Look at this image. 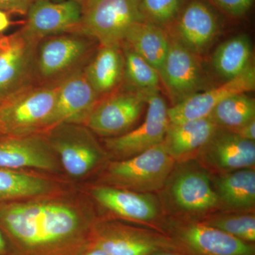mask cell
Wrapping results in <instances>:
<instances>
[{
  "label": "cell",
  "mask_w": 255,
  "mask_h": 255,
  "mask_svg": "<svg viewBox=\"0 0 255 255\" xmlns=\"http://www.w3.org/2000/svg\"><path fill=\"white\" fill-rule=\"evenodd\" d=\"M98 218L60 192L0 203V228L18 255H74Z\"/></svg>",
  "instance_id": "1"
},
{
  "label": "cell",
  "mask_w": 255,
  "mask_h": 255,
  "mask_svg": "<svg viewBox=\"0 0 255 255\" xmlns=\"http://www.w3.org/2000/svg\"><path fill=\"white\" fill-rule=\"evenodd\" d=\"M158 193L164 214L176 219L201 221L221 211L211 174L195 159L176 162Z\"/></svg>",
  "instance_id": "2"
},
{
  "label": "cell",
  "mask_w": 255,
  "mask_h": 255,
  "mask_svg": "<svg viewBox=\"0 0 255 255\" xmlns=\"http://www.w3.org/2000/svg\"><path fill=\"white\" fill-rule=\"evenodd\" d=\"M62 80L33 82L1 99L0 132L10 136L46 133Z\"/></svg>",
  "instance_id": "3"
},
{
  "label": "cell",
  "mask_w": 255,
  "mask_h": 255,
  "mask_svg": "<svg viewBox=\"0 0 255 255\" xmlns=\"http://www.w3.org/2000/svg\"><path fill=\"white\" fill-rule=\"evenodd\" d=\"M175 163L162 142L130 158L110 161L101 174L100 184L145 194L159 192Z\"/></svg>",
  "instance_id": "4"
},
{
  "label": "cell",
  "mask_w": 255,
  "mask_h": 255,
  "mask_svg": "<svg viewBox=\"0 0 255 255\" xmlns=\"http://www.w3.org/2000/svg\"><path fill=\"white\" fill-rule=\"evenodd\" d=\"M93 38L67 33L42 38L37 44L33 68L36 83L59 81L85 68L96 52Z\"/></svg>",
  "instance_id": "5"
},
{
  "label": "cell",
  "mask_w": 255,
  "mask_h": 255,
  "mask_svg": "<svg viewBox=\"0 0 255 255\" xmlns=\"http://www.w3.org/2000/svg\"><path fill=\"white\" fill-rule=\"evenodd\" d=\"M89 243L108 255H151L162 251H182L169 236L143 225L117 219H97Z\"/></svg>",
  "instance_id": "6"
},
{
  "label": "cell",
  "mask_w": 255,
  "mask_h": 255,
  "mask_svg": "<svg viewBox=\"0 0 255 255\" xmlns=\"http://www.w3.org/2000/svg\"><path fill=\"white\" fill-rule=\"evenodd\" d=\"M157 231L169 236L189 255H255L250 244L200 221L164 216Z\"/></svg>",
  "instance_id": "7"
},
{
  "label": "cell",
  "mask_w": 255,
  "mask_h": 255,
  "mask_svg": "<svg viewBox=\"0 0 255 255\" xmlns=\"http://www.w3.org/2000/svg\"><path fill=\"white\" fill-rule=\"evenodd\" d=\"M144 21L137 0H86L78 33L100 46H121L134 23Z\"/></svg>",
  "instance_id": "8"
},
{
  "label": "cell",
  "mask_w": 255,
  "mask_h": 255,
  "mask_svg": "<svg viewBox=\"0 0 255 255\" xmlns=\"http://www.w3.org/2000/svg\"><path fill=\"white\" fill-rule=\"evenodd\" d=\"M92 133L84 125L71 124L55 126L45 133L70 177H85L109 157Z\"/></svg>",
  "instance_id": "9"
},
{
  "label": "cell",
  "mask_w": 255,
  "mask_h": 255,
  "mask_svg": "<svg viewBox=\"0 0 255 255\" xmlns=\"http://www.w3.org/2000/svg\"><path fill=\"white\" fill-rule=\"evenodd\" d=\"M148 93L119 87L100 98L83 125L93 133L107 138L123 135L140 118Z\"/></svg>",
  "instance_id": "10"
},
{
  "label": "cell",
  "mask_w": 255,
  "mask_h": 255,
  "mask_svg": "<svg viewBox=\"0 0 255 255\" xmlns=\"http://www.w3.org/2000/svg\"><path fill=\"white\" fill-rule=\"evenodd\" d=\"M145 120L136 128L105 140V150L116 159L130 158L163 142L169 124L168 108L159 91L149 92Z\"/></svg>",
  "instance_id": "11"
},
{
  "label": "cell",
  "mask_w": 255,
  "mask_h": 255,
  "mask_svg": "<svg viewBox=\"0 0 255 255\" xmlns=\"http://www.w3.org/2000/svg\"><path fill=\"white\" fill-rule=\"evenodd\" d=\"M90 193L94 200L117 216L116 219L157 230L159 223L165 216L160 201L153 194L135 192L103 184L92 187Z\"/></svg>",
  "instance_id": "12"
},
{
  "label": "cell",
  "mask_w": 255,
  "mask_h": 255,
  "mask_svg": "<svg viewBox=\"0 0 255 255\" xmlns=\"http://www.w3.org/2000/svg\"><path fill=\"white\" fill-rule=\"evenodd\" d=\"M194 159L214 176L255 168V142L219 128Z\"/></svg>",
  "instance_id": "13"
},
{
  "label": "cell",
  "mask_w": 255,
  "mask_h": 255,
  "mask_svg": "<svg viewBox=\"0 0 255 255\" xmlns=\"http://www.w3.org/2000/svg\"><path fill=\"white\" fill-rule=\"evenodd\" d=\"M38 40L22 30L0 38V100L33 83Z\"/></svg>",
  "instance_id": "14"
},
{
  "label": "cell",
  "mask_w": 255,
  "mask_h": 255,
  "mask_svg": "<svg viewBox=\"0 0 255 255\" xmlns=\"http://www.w3.org/2000/svg\"><path fill=\"white\" fill-rule=\"evenodd\" d=\"M163 82L173 105L204 91L206 79L199 56L169 36L167 56L161 70Z\"/></svg>",
  "instance_id": "15"
},
{
  "label": "cell",
  "mask_w": 255,
  "mask_h": 255,
  "mask_svg": "<svg viewBox=\"0 0 255 255\" xmlns=\"http://www.w3.org/2000/svg\"><path fill=\"white\" fill-rule=\"evenodd\" d=\"M255 88V68L252 63L241 75L223 85L190 96L168 108L169 123L177 124L209 117L216 106L228 97Z\"/></svg>",
  "instance_id": "16"
},
{
  "label": "cell",
  "mask_w": 255,
  "mask_h": 255,
  "mask_svg": "<svg viewBox=\"0 0 255 255\" xmlns=\"http://www.w3.org/2000/svg\"><path fill=\"white\" fill-rule=\"evenodd\" d=\"M60 162L45 133L26 136H0V167L46 172L60 170Z\"/></svg>",
  "instance_id": "17"
},
{
  "label": "cell",
  "mask_w": 255,
  "mask_h": 255,
  "mask_svg": "<svg viewBox=\"0 0 255 255\" xmlns=\"http://www.w3.org/2000/svg\"><path fill=\"white\" fill-rule=\"evenodd\" d=\"M82 18V5L73 1L37 0L26 14L21 29L40 40L67 33H78Z\"/></svg>",
  "instance_id": "18"
},
{
  "label": "cell",
  "mask_w": 255,
  "mask_h": 255,
  "mask_svg": "<svg viewBox=\"0 0 255 255\" xmlns=\"http://www.w3.org/2000/svg\"><path fill=\"white\" fill-rule=\"evenodd\" d=\"M100 100L87 80L84 68L72 73L60 82L49 130L62 124L83 125Z\"/></svg>",
  "instance_id": "19"
},
{
  "label": "cell",
  "mask_w": 255,
  "mask_h": 255,
  "mask_svg": "<svg viewBox=\"0 0 255 255\" xmlns=\"http://www.w3.org/2000/svg\"><path fill=\"white\" fill-rule=\"evenodd\" d=\"M219 33L216 15L207 5L196 0L188 4L181 14L174 38L191 53L200 56L208 51Z\"/></svg>",
  "instance_id": "20"
},
{
  "label": "cell",
  "mask_w": 255,
  "mask_h": 255,
  "mask_svg": "<svg viewBox=\"0 0 255 255\" xmlns=\"http://www.w3.org/2000/svg\"><path fill=\"white\" fill-rule=\"evenodd\" d=\"M219 128L209 117L182 123H169L162 144L176 162L194 159Z\"/></svg>",
  "instance_id": "21"
},
{
  "label": "cell",
  "mask_w": 255,
  "mask_h": 255,
  "mask_svg": "<svg viewBox=\"0 0 255 255\" xmlns=\"http://www.w3.org/2000/svg\"><path fill=\"white\" fill-rule=\"evenodd\" d=\"M221 211L255 212V168L211 176Z\"/></svg>",
  "instance_id": "22"
},
{
  "label": "cell",
  "mask_w": 255,
  "mask_h": 255,
  "mask_svg": "<svg viewBox=\"0 0 255 255\" xmlns=\"http://www.w3.org/2000/svg\"><path fill=\"white\" fill-rule=\"evenodd\" d=\"M84 71L100 98L116 91L124 81V57L121 46H99Z\"/></svg>",
  "instance_id": "23"
},
{
  "label": "cell",
  "mask_w": 255,
  "mask_h": 255,
  "mask_svg": "<svg viewBox=\"0 0 255 255\" xmlns=\"http://www.w3.org/2000/svg\"><path fill=\"white\" fill-rule=\"evenodd\" d=\"M58 192L59 185L48 178L0 167V203L26 200Z\"/></svg>",
  "instance_id": "24"
},
{
  "label": "cell",
  "mask_w": 255,
  "mask_h": 255,
  "mask_svg": "<svg viewBox=\"0 0 255 255\" xmlns=\"http://www.w3.org/2000/svg\"><path fill=\"white\" fill-rule=\"evenodd\" d=\"M124 42L160 73L169 46V36L163 28L145 21L134 23Z\"/></svg>",
  "instance_id": "25"
},
{
  "label": "cell",
  "mask_w": 255,
  "mask_h": 255,
  "mask_svg": "<svg viewBox=\"0 0 255 255\" xmlns=\"http://www.w3.org/2000/svg\"><path fill=\"white\" fill-rule=\"evenodd\" d=\"M253 48L246 34L229 38L218 47L213 55L214 70L226 80L236 78L252 63Z\"/></svg>",
  "instance_id": "26"
},
{
  "label": "cell",
  "mask_w": 255,
  "mask_h": 255,
  "mask_svg": "<svg viewBox=\"0 0 255 255\" xmlns=\"http://www.w3.org/2000/svg\"><path fill=\"white\" fill-rule=\"evenodd\" d=\"M124 57V81L128 88L137 91H159L158 71L127 43L121 45Z\"/></svg>",
  "instance_id": "27"
},
{
  "label": "cell",
  "mask_w": 255,
  "mask_h": 255,
  "mask_svg": "<svg viewBox=\"0 0 255 255\" xmlns=\"http://www.w3.org/2000/svg\"><path fill=\"white\" fill-rule=\"evenodd\" d=\"M221 128L233 130L255 119V100L247 93L228 97L220 102L209 116Z\"/></svg>",
  "instance_id": "28"
},
{
  "label": "cell",
  "mask_w": 255,
  "mask_h": 255,
  "mask_svg": "<svg viewBox=\"0 0 255 255\" xmlns=\"http://www.w3.org/2000/svg\"><path fill=\"white\" fill-rule=\"evenodd\" d=\"M200 222L250 244H255V212L219 211Z\"/></svg>",
  "instance_id": "29"
},
{
  "label": "cell",
  "mask_w": 255,
  "mask_h": 255,
  "mask_svg": "<svg viewBox=\"0 0 255 255\" xmlns=\"http://www.w3.org/2000/svg\"><path fill=\"white\" fill-rule=\"evenodd\" d=\"M144 21L159 27L166 26L177 16L182 0H137Z\"/></svg>",
  "instance_id": "30"
},
{
  "label": "cell",
  "mask_w": 255,
  "mask_h": 255,
  "mask_svg": "<svg viewBox=\"0 0 255 255\" xmlns=\"http://www.w3.org/2000/svg\"><path fill=\"white\" fill-rule=\"evenodd\" d=\"M211 1L228 14L238 17L249 11L254 0H211Z\"/></svg>",
  "instance_id": "31"
},
{
  "label": "cell",
  "mask_w": 255,
  "mask_h": 255,
  "mask_svg": "<svg viewBox=\"0 0 255 255\" xmlns=\"http://www.w3.org/2000/svg\"><path fill=\"white\" fill-rule=\"evenodd\" d=\"M37 0H0V9L6 12L26 15L32 4Z\"/></svg>",
  "instance_id": "32"
},
{
  "label": "cell",
  "mask_w": 255,
  "mask_h": 255,
  "mask_svg": "<svg viewBox=\"0 0 255 255\" xmlns=\"http://www.w3.org/2000/svg\"><path fill=\"white\" fill-rule=\"evenodd\" d=\"M246 140L254 141L255 140V119L248 122L244 125L231 130Z\"/></svg>",
  "instance_id": "33"
},
{
  "label": "cell",
  "mask_w": 255,
  "mask_h": 255,
  "mask_svg": "<svg viewBox=\"0 0 255 255\" xmlns=\"http://www.w3.org/2000/svg\"><path fill=\"white\" fill-rule=\"evenodd\" d=\"M0 255H18L1 228H0Z\"/></svg>",
  "instance_id": "34"
},
{
  "label": "cell",
  "mask_w": 255,
  "mask_h": 255,
  "mask_svg": "<svg viewBox=\"0 0 255 255\" xmlns=\"http://www.w3.org/2000/svg\"><path fill=\"white\" fill-rule=\"evenodd\" d=\"M74 255H108L105 252L102 251L100 248H96L92 246L90 243H87L86 246H84L81 250H80Z\"/></svg>",
  "instance_id": "35"
},
{
  "label": "cell",
  "mask_w": 255,
  "mask_h": 255,
  "mask_svg": "<svg viewBox=\"0 0 255 255\" xmlns=\"http://www.w3.org/2000/svg\"><path fill=\"white\" fill-rule=\"evenodd\" d=\"M10 23L11 21L6 11L0 9V33L7 29L10 26Z\"/></svg>",
  "instance_id": "36"
},
{
  "label": "cell",
  "mask_w": 255,
  "mask_h": 255,
  "mask_svg": "<svg viewBox=\"0 0 255 255\" xmlns=\"http://www.w3.org/2000/svg\"><path fill=\"white\" fill-rule=\"evenodd\" d=\"M151 255H189L182 251H162Z\"/></svg>",
  "instance_id": "37"
},
{
  "label": "cell",
  "mask_w": 255,
  "mask_h": 255,
  "mask_svg": "<svg viewBox=\"0 0 255 255\" xmlns=\"http://www.w3.org/2000/svg\"><path fill=\"white\" fill-rule=\"evenodd\" d=\"M51 1H67V0H51ZM69 1H75V2H78L79 4H82L84 2H85L86 0H69Z\"/></svg>",
  "instance_id": "38"
},
{
  "label": "cell",
  "mask_w": 255,
  "mask_h": 255,
  "mask_svg": "<svg viewBox=\"0 0 255 255\" xmlns=\"http://www.w3.org/2000/svg\"><path fill=\"white\" fill-rule=\"evenodd\" d=\"M1 135H3V134H2V133H1V132H0V136H1Z\"/></svg>",
  "instance_id": "39"
},
{
  "label": "cell",
  "mask_w": 255,
  "mask_h": 255,
  "mask_svg": "<svg viewBox=\"0 0 255 255\" xmlns=\"http://www.w3.org/2000/svg\"><path fill=\"white\" fill-rule=\"evenodd\" d=\"M0 38H1V35H0Z\"/></svg>",
  "instance_id": "40"
}]
</instances>
